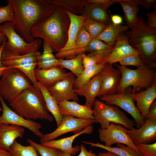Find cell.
Segmentation results:
<instances>
[{"label":"cell","mask_w":156,"mask_h":156,"mask_svg":"<svg viewBox=\"0 0 156 156\" xmlns=\"http://www.w3.org/2000/svg\"><path fill=\"white\" fill-rule=\"evenodd\" d=\"M13 8L14 16L12 22L16 31L27 42L34 39L31 31L35 26L49 16L55 5L49 0H8Z\"/></svg>","instance_id":"6da1fadb"},{"label":"cell","mask_w":156,"mask_h":156,"mask_svg":"<svg viewBox=\"0 0 156 156\" xmlns=\"http://www.w3.org/2000/svg\"><path fill=\"white\" fill-rule=\"evenodd\" d=\"M70 23L69 18L62 8L55 5L52 13L34 27L31 31L32 38H42L58 52L66 45Z\"/></svg>","instance_id":"7a4b0ae2"},{"label":"cell","mask_w":156,"mask_h":156,"mask_svg":"<svg viewBox=\"0 0 156 156\" xmlns=\"http://www.w3.org/2000/svg\"><path fill=\"white\" fill-rule=\"evenodd\" d=\"M136 25L124 32L129 38V44L138 50L146 65L155 68L156 66V29L146 25L144 17L137 16Z\"/></svg>","instance_id":"3957f363"},{"label":"cell","mask_w":156,"mask_h":156,"mask_svg":"<svg viewBox=\"0 0 156 156\" xmlns=\"http://www.w3.org/2000/svg\"><path fill=\"white\" fill-rule=\"evenodd\" d=\"M12 109L26 119L45 120L52 122L53 117L47 110L43 95L33 85L9 103Z\"/></svg>","instance_id":"277c9868"},{"label":"cell","mask_w":156,"mask_h":156,"mask_svg":"<svg viewBox=\"0 0 156 156\" xmlns=\"http://www.w3.org/2000/svg\"><path fill=\"white\" fill-rule=\"evenodd\" d=\"M120 72L121 78L117 94L121 93L128 88L132 86L133 93L146 89L156 80V73L153 68L148 65L131 69L126 66L115 64Z\"/></svg>","instance_id":"5b68a950"},{"label":"cell","mask_w":156,"mask_h":156,"mask_svg":"<svg viewBox=\"0 0 156 156\" xmlns=\"http://www.w3.org/2000/svg\"><path fill=\"white\" fill-rule=\"evenodd\" d=\"M32 85L30 79L21 70L7 68L0 79V95L9 103Z\"/></svg>","instance_id":"8992f818"},{"label":"cell","mask_w":156,"mask_h":156,"mask_svg":"<svg viewBox=\"0 0 156 156\" xmlns=\"http://www.w3.org/2000/svg\"><path fill=\"white\" fill-rule=\"evenodd\" d=\"M92 110L94 119L102 128H107L111 123L120 124L129 130L135 128L133 120L116 106L106 104L96 99Z\"/></svg>","instance_id":"52a82bcc"},{"label":"cell","mask_w":156,"mask_h":156,"mask_svg":"<svg viewBox=\"0 0 156 156\" xmlns=\"http://www.w3.org/2000/svg\"><path fill=\"white\" fill-rule=\"evenodd\" d=\"M41 53L38 51L24 55L12 53L3 49L1 54L2 64L7 68L18 69L30 79L32 85L39 89L38 82L35 79L34 71L37 66L38 59Z\"/></svg>","instance_id":"ba28073f"},{"label":"cell","mask_w":156,"mask_h":156,"mask_svg":"<svg viewBox=\"0 0 156 156\" xmlns=\"http://www.w3.org/2000/svg\"><path fill=\"white\" fill-rule=\"evenodd\" d=\"M0 32L5 36L3 49L14 54L24 55L38 51L42 43L40 38L27 42L16 31L12 22L0 25Z\"/></svg>","instance_id":"9c48e42d"},{"label":"cell","mask_w":156,"mask_h":156,"mask_svg":"<svg viewBox=\"0 0 156 156\" xmlns=\"http://www.w3.org/2000/svg\"><path fill=\"white\" fill-rule=\"evenodd\" d=\"M130 87L120 94L102 96L99 100L106 104L114 105L123 109L131 116L135 126L138 128L143 125L145 121L134 103L132 97L133 93Z\"/></svg>","instance_id":"30bf717a"},{"label":"cell","mask_w":156,"mask_h":156,"mask_svg":"<svg viewBox=\"0 0 156 156\" xmlns=\"http://www.w3.org/2000/svg\"><path fill=\"white\" fill-rule=\"evenodd\" d=\"M96 121L95 119H82L70 116H63L61 124L54 131L44 134L40 138V143L55 140L61 135L70 132L75 134L82 131L85 127Z\"/></svg>","instance_id":"8fae6325"},{"label":"cell","mask_w":156,"mask_h":156,"mask_svg":"<svg viewBox=\"0 0 156 156\" xmlns=\"http://www.w3.org/2000/svg\"><path fill=\"white\" fill-rule=\"evenodd\" d=\"M127 129L120 124L111 123L107 128L100 127L98 129L99 139L107 146L111 147L114 144H122L131 147L139 153L129 137Z\"/></svg>","instance_id":"7c38bea8"},{"label":"cell","mask_w":156,"mask_h":156,"mask_svg":"<svg viewBox=\"0 0 156 156\" xmlns=\"http://www.w3.org/2000/svg\"><path fill=\"white\" fill-rule=\"evenodd\" d=\"M0 102L3 109L0 116V123L12 124L25 127L40 138L44 134L40 131L41 125L34 120L26 119L18 114L6 104L0 95Z\"/></svg>","instance_id":"4fadbf2b"},{"label":"cell","mask_w":156,"mask_h":156,"mask_svg":"<svg viewBox=\"0 0 156 156\" xmlns=\"http://www.w3.org/2000/svg\"><path fill=\"white\" fill-rule=\"evenodd\" d=\"M75 77L71 72H69L64 78L48 88L58 103L70 100L79 101L78 95L75 93L73 88Z\"/></svg>","instance_id":"5bb4252c"},{"label":"cell","mask_w":156,"mask_h":156,"mask_svg":"<svg viewBox=\"0 0 156 156\" xmlns=\"http://www.w3.org/2000/svg\"><path fill=\"white\" fill-rule=\"evenodd\" d=\"M101 88L98 97L116 94L121 78V73L113 64H106L100 73Z\"/></svg>","instance_id":"9a60e30c"},{"label":"cell","mask_w":156,"mask_h":156,"mask_svg":"<svg viewBox=\"0 0 156 156\" xmlns=\"http://www.w3.org/2000/svg\"><path fill=\"white\" fill-rule=\"evenodd\" d=\"M140 127L132 130L127 129V133L133 143L150 144L156 140V120L146 119Z\"/></svg>","instance_id":"2e32d148"},{"label":"cell","mask_w":156,"mask_h":156,"mask_svg":"<svg viewBox=\"0 0 156 156\" xmlns=\"http://www.w3.org/2000/svg\"><path fill=\"white\" fill-rule=\"evenodd\" d=\"M140 55L139 51L133 48L129 42V38L124 34L119 35L111 53L105 63L113 64L129 56Z\"/></svg>","instance_id":"e0dca14e"},{"label":"cell","mask_w":156,"mask_h":156,"mask_svg":"<svg viewBox=\"0 0 156 156\" xmlns=\"http://www.w3.org/2000/svg\"><path fill=\"white\" fill-rule=\"evenodd\" d=\"M92 39L83 26L78 33L73 47L68 49L60 51L55 56L58 59H68L85 53L87 47Z\"/></svg>","instance_id":"ac0fdd59"},{"label":"cell","mask_w":156,"mask_h":156,"mask_svg":"<svg viewBox=\"0 0 156 156\" xmlns=\"http://www.w3.org/2000/svg\"><path fill=\"white\" fill-rule=\"evenodd\" d=\"M94 130L92 125L85 127L81 131L66 138L54 140L41 143L44 145L55 148L75 155L80 150V146L76 145L73 147L74 140L80 135L84 134H90Z\"/></svg>","instance_id":"d6986e66"},{"label":"cell","mask_w":156,"mask_h":156,"mask_svg":"<svg viewBox=\"0 0 156 156\" xmlns=\"http://www.w3.org/2000/svg\"><path fill=\"white\" fill-rule=\"evenodd\" d=\"M69 73L60 66H56L46 69L36 68L34 75L38 82L48 88L64 78Z\"/></svg>","instance_id":"ffe728a7"},{"label":"cell","mask_w":156,"mask_h":156,"mask_svg":"<svg viewBox=\"0 0 156 156\" xmlns=\"http://www.w3.org/2000/svg\"><path fill=\"white\" fill-rule=\"evenodd\" d=\"M58 103L63 116H70L82 119H94L92 108L81 105L76 101H64Z\"/></svg>","instance_id":"44dd1931"},{"label":"cell","mask_w":156,"mask_h":156,"mask_svg":"<svg viewBox=\"0 0 156 156\" xmlns=\"http://www.w3.org/2000/svg\"><path fill=\"white\" fill-rule=\"evenodd\" d=\"M133 99L136 106L144 119L147 115L149 107L156 98V80L144 90L133 93Z\"/></svg>","instance_id":"7402d4cb"},{"label":"cell","mask_w":156,"mask_h":156,"mask_svg":"<svg viewBox=\"0 0 156 156\" xmlns=\"http://www.w3.org/2000/svg\"><path fill=\"white\" fill-rule=\"evenodd\" d=\"M24 132L23 127L0 123V148L8 151L16 138L23 137Z\"/></svg>","instance_id":"603a6c76"},{"label":"cell","mask_w":156,"mask_h":156,"mask_svg":"<svg viewBox=\"0 0 156 156\" xmlns=\"http://www.w3.org/2000/svg\"><path fill=\"white\" fill-rule=\"evenodd\" d=\"M100 73L94 76L81 88L74 90L78 96H84L86 101L84 105L92 108L96 97H98L101 88Z\"/></svg>","instance_id":"cb8c5ba5"},{"label":"cell","mask_w":156,"mask_h":156,"mask_svg":"<svg viewBox=\"0 0 156 156\" xmlns=\"http://www.w3.org/2000/svg\"><path fill=\"white\" fill-rule=\"evenodd\" d=\"M107 10L102 4L89 3L84 8L81 15L86 18L107 25L112 22Z\"/></svg>","instance_id":"d4e9b609"},{"label":"cell","mask_w":156,"mask_h":156,"mask_svg":"<svg viewBox=\"0 0 156 156\" xmlns=\"http://www.w3.org/2000/svg\"><path fill=\"white\" fill-rule=\"evenodd\" d=\"M65 11L69 18L70 23L68 31L67 41L62 50L68 49L73 47L78 33L83 27L84 21L86 18L82 15H76L67 11Z\"/></svg>","instance_id":"484cf974"},{"label":"cell","mask_w":156,"mask_h":156,"mask_svg":"<svg viewBox=\"0 0 156 156\" xmlns=\"http://www.w3.org/2000/svg\"><path fill=\"white\" fill-rule=\"evenodd\" d=\"M38 82V87L43 96L47 109L54 118L57 127L61 123L63 118L58 103L51 94L48 88Z\"/></svg>","instance_id":"4316f807"},{"label":"cell","mask_w":156,"mask_h":156,"mask_svg":"<svg viewBox=\"0 0 156 156\" xmlns=\"http://www.w3.org/2000/svg\"><path fill=\"white\" fill-rule=\"evenodd\" d=\"M129 28L127 25H117L111 22L106 25L97 39L109 45L114 46L119 35L128 31Z\"/></svg>","instance_id":"83f0119b"},{"label":"cell","mask_w":156,"mask_h":156,"mask_svg":"<svg viewBox=\"0 0 156 156\" xmlns=\"http://www.w3.org/2000/svg\"><path fill=\"white\" fill-rule=\"evenodd\" d=\"M43 47V53L39 57L37 68L46 69L59 66V60L53 54V50L49 44L44 40Z\"/></svg>","instance_id":"f1b7e54d"},{"label":"cell","mask_w":156,"mask_h":156,"mask_svg":"<svg viewBox=\"0 0 156 156\" xmlns=\"http://www.w3.org/2000/svg\"><path fill=\"white\" fill-rule=\"evenodd\" d=\"M106 64L100 63L84 69L82 72L75 78L73 85L74 90L82 88L94 76L100 73Z\"/></svg>","instance_id":"f546056e"},{"label":"cell","mask_w":156,"mask_h":156,"mask_svg":"<svg viewBox=\"0 0 156 156\" xmlns=\"http://www.w3.org/2000/svg\"><path fill=\"white\" fill-rule=\"evenodd\" d=\"M52 4L61 6L73 14L81 15L84 8L89 3L88 0H49Z\"/></svg>","instance_id":"4dcf8cb0"},{"label":"cell","mask_w":156,"mask_h":156,"mask_svg":"<svg viewBox=\"0 0 156 156\" xmlns=\"http://www.w3.org/2000/svg\"><path fill=\"white\" fill-rule=\"evenodd\" d=\"M113 1L114 3L118 2L120 4L124 13V18L127 25L132 29L138 23L137 15L140 7L128 3L124 0H113Z\"/></svg>","instance_id":"1f68e13d"},{"label":"cell","mask_w":156,"mask_h":156,"mask_svg":"<svg viewBox=\"0 0 156 156\" xmlns=\"http://www.w3.org/2000/svg\"><path fill=\"white\" fill-rule=\"evenodd\" d=\"M81 142L91 147L103 148L119 156H140L139 153L132 148L122 144H117V147H112L107 146L99 142L94 143L85 141H82Z\"/></svg>","instance_id":"d6a6232c"},{"label":"cell","mask_w":156,"mask_h":156,"mask_svg":"<svg viewBox=\"0 0 156 156\" xmlns=\"http://www.w3.org/2000/svg\"><path fill=\"white\" fill-rule=\"evenodd\" d=\"M82 59V54L70 59H59V66L63 68L69 70L76 77L84 69L83 65Z\"/></svg>","instance_id":"836d02e7"},{"label":"cell","mask_w":156,"mask_h":156,"mask_svg":"<svg viewBox=\"0 0 156 156\" xmlns=\"http://www.w3.org/2000/svg\"><path fill=\"white\" fill-rule=\"evenodd\" d=\"M10 156H39L38 153L32 146H25L16 140L8 151Z\"/></svg>","instance_id":"e575fe53"},{"label":"cell","mask_w":156,"mask_h":156,"mask_svg":"<svg viewBox=\"0 0 156 156\" xmlns=\"http://www.w3.org/2000/svg\"><path fill=\"white\" fill-rule=\"evenodd\" d=\"M114 46L98 39H92L88 45L86 51L95 54H110Z\"/></svg>","instance_id":"d590c367"},{"label":"cell","mask_w":156,"mask_h":156,"mask_svg":"<svg viewBox=\"0 0 156 156\" xmlns=\"http://www.w3.org/2000/svg\"><path fill=\"white\" fill-rule=\"evenodd\" d=\"M107 25L100 22L86 18L83 27L92 39H97Z\"/></svg>","instance_id":"8d00e7d4"},{"label":"cell","mask_w":156,"mask_h":156,"mask_svg":"<svg viewBox=\"0 0 156 156\" xmlns=\"http://www.w3.org/2000/svg\"><path fill=\"white\" fill-rule=\"evenodd\" d=\"M110 54H98L90 53L82 54V63L84 69L92 67L96 64L105 63Z\"/></svg>","instance_id":"74e56055"},{"label":"cell","mask_w":156,"mask_h":156,"mask_svg":"<svg viewBox=\"0 0 156 156\" xmlns=\"http://www.w3.org/2000/svg\"><path fill=\"white\" fill-rule=\"evenodd\" d=\"M27 142L36 149L41 156H59L57 149L36 143L30 139Z\"/></svg>","instance_id":"f35d334b"},{"label":"cell","mask_w":156,"mask_h":156,"mask_svg":"<svg viewBox=\"0 0 156 156\" xmlns=\"http://www.w3.org/2000/svg\"><path fill=\"white\" fill-rule=\"evenodd\" d=\"M4 6H0V25L7 22H13L14 16L13 8L10 3Z\"/></svg>","instance_id":"ab89813d"},{"label":"cell","mask_w":156,"mask_h":156,"mask_svg":"<svg viewBox=\"0 0 156 156\" xmlns=\"http://www.w3.org/2000/svg\"><path fill=\"white\" fill-rule=\"evenodd\" d=\"M140 156H156V142L135 145Z\"/></svg>","instance_id":"60d3db41"},{"label":"cell","mask_w":156,"mask_h":156,"mask_svg":"<svg viewBox=\"0 0 156 156\" xmlns=\"http://www.w3.org/2000/svg\"><path fill=\"white\" fill-rule=\"evenodd\" d=\"M118 62L121 65L125 66L128 65L133 66L137 67V68L146 65L140 55L129 56L120 60Z\"/></svg>","instance_id":"b9f144b4"},{"label":"cell","mask_w":156,"mask_h":156,"mask_svg":"<svg viewBox=\"0 0 156 156\" xmlns=\"http://www.w3.org/2000/svg\"><path fill=\"white\" fill-rule=\"evenodd\" d=\"M147 21L146 22L147 26L151 29H156V10L146 13Z\"/></svg>","instance_id":"7bdbcfd3"},{"label":"cell","mask_w":156,"mask_h":156,"mask_svg":"<svg viewBox=\"0 0 156 156\" xmlns=\"http://www.w3.org/2000/svg\"><path fill=\"white\" fill-rule=\"evenodd\" d=\"M145 119H149L156 120V100H155L149 108L147 115Z\"/></svg>","instance_id":"ee69618b"},{"label":"cell","mask_w":156,"mask_h":156,"mask_svg":"<svg viewBox=\"0 0 156 156\" xmlns=\"http://www.w3.org/2000/svg\"><path fill=\"white\" fill-rule=\"evenodd\" d=\"M139 5H142L146 10H148L151 8L154 9H156V0H138Z\"/></svg>","instance_id":"f6af8a7d"},{"label":"cell","mask_w":156,"mask_h":156,"mask_svg":"<svg viewBox=\"0 0 156 156\" xmlns=\"http://www.w3.org/2000/svg\"><path fill=\"white\" fill-rule=\"evenodd\" d=\"M80 152L77 156H98L95 153H93L92 151H87L83 144L80 145Z\"/></svg>","instance_id":"bcb514c9"},{"label":"cell","mask_w":156,"mask_h":156,"mask_svg":"<svg viewBox=\"0 0 156 156\" xmlns=\"http://www.w3.org/2000/svg\"><path fill=\"white\" fill-rule=\"evenodd\" d=\"M88 1L90 3H97L102 4L107 9L114 3L112 0H88Z\"/></svg>","instance_id":"7dc6e473"},{"label":"cell","mask_w":156,"mask_h":156,"mask_svg":"<svg viewBox=\"0 0 156 156\" xmlns=\"http://www.w3.org/2000/svg\"><path fill=\"white\" fill-rule=\"evenodd\" d=\"M110 19L112 23L115 25H120L123 22L122 18L118 15L114 14L112 15Z\"/></svg>","instance_id":"c3c4849f"},{"label":"cell","mask_w":156,"mask_h":156,"mask_svg":"<svg viewBox=\"0 0 156 156\" xmlns=\"http://www.w3.org/2000/svg\"><path fill=\"white\" fill-rule=\"evenodd\" d=\"M6 40L3 43L2 45V47L1 50H0V77H1L4 70L7 68V67L4 66L1 63V57L2 52V50L3 49L4 47L5 42Z\"/></svg>","instance_id":"681fc988"},{"label":"cell","mask_w":156,"mask_h":156,"mask_svg":"<svg viewBox=\"0 0 156 156\" xmlns=\"http://www.w3.org/2000/svg\"><path fill=\"white\" fill-rule=\"evenodd\" d=\"M98 156H119L111 152H100L98 153Z\"/></svg>","instance_id":"f907efd6"},{"label":"cell","mask_w":156,"mask_h":156,"mask_svg":"<svg viewBox=\"0 0 156 156\" xmlns=\"http://www.w3.org/2000/svg\"><path fill=\"white\" fill-rule=\"evenodd\" d=\"M0 156H10L8 151L0 148Z\"/></svg>","instance_id":"816d5d0a"},{"label":"cell","mask_w":156,"mask_h":156,"mask_svg":"<svg viewBox=\"0 0 156 156\" xmlns=\"http://www.w3.org/2000/svg\"><path fill=\"white\" fill-rule=\"evenodd\" d=\"M59 156H72L69 153L57 149Z\"/></svg>","instance_id":"f5cc1de1"},{"label":"cell","mask_w":156,"mask_h":156,"mask_svg":"<svg viewBox=\"0 0 156 156\" xmlns=\"http://www.w3.org/2000/svg\"><path fill=\"white\" fill-rule=\"evenodd\" d=\"M7 38L3 34L0 32V41L3 42Z\"/></svg>","instance_id":"db71d44e"},{"label":"cell","mask_w":156,"mask_h":156,"mask_svg":"<svg viewBox=\"0 0 156 156\" xmlns=\"http://www.w3.org/2000/svg\"><path fill=\"white\" fill-rule=\"evenodd\" d=\"M3 42H2L0 41V50H1V48L2 47V45H3Z\"/></svg>","instance_id":"11a10c76"},{"label":"cell","mask_w":156,"mask_h":156,"mask_svg":"<svg viewBox=\"0 0 156 156\" xmlns=\"http://www.w3.org/2000/svg\"><path fill=\"white\" fill-rule=\"evenodd\" d=\"M3 109L2 108H1L0 105V112H2Z\"/></svg>","instance_id":"9f6ffc18"}]
</instances>
